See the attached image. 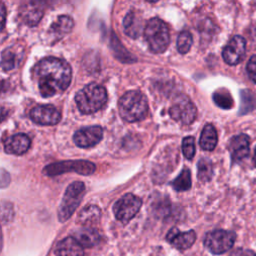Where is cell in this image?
<instances>
[{
    "label": "cell",
    "instance_id": "6da1fadb",
    "mask_svg": "<svg viewBox=\"0 0 256 256\" xmlns=\"http://www.w3.org/2000/svg\"><path fill=\"white\" fill-rule=\"evenodd\" d=\"M70 65L63 59L46 57L33 68V77L43 97H52L65 91L71 82Z\"/></svg>",
    "mask_w": 256,
    "mask_h": 256
},
{
    "label": "cell",
    "instance_id": "7a4b0ae2",
    "mask_svg": "<svg viewBox=\"0 0 256 256\" xmlns=\"http://www.w3.org/2000/svg\"><path fill=\"white\" fill-rule=\"evenodd\" d=\"M118 108L123 120L126 122H136L146 117L148 102L140 91L130 90L120 98Z\"/></svg>",
    "mask_w": 256,
    "mask_h": 256
},
{
    "label": "cell",
    "instance_id": "3957f363",
    "mask_svg": "<svg viewBox=\"0 0 256 256\" xmlns=\"http://www.w3.org/2000/svg\"><path fill=\"white\" fill-rule=\"evenodd\" d=\"M75 101L83 114H91L100 110L107 102L106 89L97 83H90L76 93Z\"/></svg>",
    "mask_w": 256,
    "mask_h": 256
},
{
    "label": "cell",
    "instance_id": "277c9868",
    "mask_svg": "<svg viewBox=\"0 0 256 256\" xmlns=\"http://www.w3.org/2000/svg\"><path fill=\"white\" fill-rule=\"evenodd\" d=\"M144 37L149 49L153 53L164 52L170 43L168 27L163 20L157 17H154L147 22L144 28Z\"/></svg>",
    "mask_w": 256,
    "mask_h": 256
},
{
    "label": "cell",
    "instance_id": "5b68a950",
    "mask_svg": "<svg viewBox=\"0 0 256 256\" xmlns=\"http://www.w3.org/2000/svg\"><path fill=\"white\" fill-rule=\"evenodd\" d=\"M84 193L85 185L83 182L75 181L67 187L58 209V218L61 222L67 221L78 208Z\"/></svg>",
    "mask_w": 256,
    "mask_h": 256
},
{
    "label": "cell",
    "instance_id": "8992f818",
    "mask_svg": "<svg viewBox=\"0 0 256 256\" xmlns=\"http://www.w3.org/2000/svg\"><path fill=\"white\" fill-rule=\"evenodd\" d=\"M95 170L96 166L90 161L69 160L49 164L43 169V173L47 176H55L67 172H75L81 175H90L94 173Z\"/></svg>",
    "mask_w": 256,
    "mask_h": 256
},
{
    "label": "cell",
    "instance_id": "52a82bcc",
    "mask_svg": "<svg viewBox=\"0 0 256 256\" xmlns=\"http://www.w3.org/2000/svg\"><path fill=\"white\" fill-rule=\"evenodd\" d=\"M236 240V234L227 230H213L206 234L204 244L213 254H222L230 250Z\"/></svg>",
    "mask_w": 256,
    "mask_h": 256
},
{
    "label": "cell",
    "instance_id": "ba28073f",
    "mask_svg": "<svg viewBox=\"0 0 256 256\" xmlns=\"http://www.w3.org/2000/svg\"><path fill=\"white\" fill-rule=\"evenodd\" d=\"M169 115L175 121L183 124H191L197 115V110L193 102L186 96H177L172 106L169 108Z\"/></svg>",
    "mask_w": 256,
    "mask_h": 256
},
{
    "label": "cell",
    "instance_id": "9c48e42d",
    "mask_svg": "<svg viewBox=\"0 0 256 256\" xmlns=\"http://www.w3.org/2000/svg\"><path fill=\"white\" fill-rule=\"evenodd\" d=\"M142 201L133 194H125L113 206V212L117 220L122 223H128L140 210Z\"/></svg>",
    "mask_w": 256,
    "mask_h": 256
},
{
    "label": "cell",
    "instance_id": "30bf717a",
    "mask_svg": "<svg viewBox=\"0 0 256 256\" xmlns=\"http://www.w3.org/2000/svg\"><path fill=\"white\" fill-rule=\"evenodd\" d=\"M245 39L240 35L234 36L222 51L223 60L229 65L238 64L245 54Z\"/></svg>",
    "mask_w": 256,
    "mask_h": 256
},
{
    "label": "cell",
    "instance_id": "8fae6325",
    "mask_svg": "<svg viewBox=\"0 0 256 256\" xmlns=\"http://www.w3.org/2000/svg\"><path fill=\"white\" fill-rule=\"evenodd\" d=\"M103 137V129L100 126H89L75 132L73 140L78 147L89 148L98 144Z\"/></svg>",
    "mask_w": 256,
    "mask_h": 256
},
{
    "label": "cell",
    "instance_id": "7c38bea8",
    "mask_svg": "<svg viewBox=\"0 0 256 256\" xmlns=\"http://www.w3.org/2000/svg\"><path fill=\"white\" fill-rule=\"evenodd\" d=\"M30 118L40 125H56L61 119V114L52 105H38L30 111Z\"/></svg>",
    "mask_w": 256,
    "mask_h": 256
},
{
    "label": "cell",
    "instance_id": "4fadbf2b",
    "mask_svg": "<svg viewBox=\"0 0 256 256\" xmlns=\"http://www.w3.org/2000/svg\"><path fill=\"white\" fill-rule=\"evenodd\" d=\"M44 12V8L42 3L40 2H24L19 9V16L21 20L29 25L34 26L36 25L42 18Z\"/></svg>",
    "mask_w": 256,
    "mask_h": 256
},
{
    "label": "cell",
    "instance_id": "5bb4252c",
    "mask_svg": "<svg viewBox=\"0 0 256 256\" xmlns=\"http://www.w3.org/2000/svg\"><path fill=\"white\" fill-rule=\"evenodd\" d=\"M166 239L176 249L186 250L194 244L196 240V233L193 230L181 232L178 228L174 227L168 232Z\"/></svg>",
    "mask_w": 256,
    "mask_h": 256
},
{
    "label": "cell",
    "instance_id": "9a60e30c",
    "mask_svg": "<svg viewBox=\"0 0 256 256\" xmlns=\"http://www.w3.org/2000/svg\"><path fill=\"white\" fill-rule=\"evenodd\" d=\"M229 150L234 162H239L246 158L250 150V139L245 134L234 136L229 142Z\"/></svg>",
    "mask_w": 256,
    "mask_h": 256
},
{
    "label": "cell",
    "instance_id": "2e32d148",
    "mask_svg": "<svg viewBox=\"0 0 256 256\" xmlns=\"http://www.w3.org/2000/svg\"><path fill=\"white\" fill-rule=\"evenodd\" d=\"M30 138L23 133H18L8 137L4 142V150L9 154L21 155L30 147Z\"/></svg>",
    "mask_w": 256,
    "mask_h": 256
},
{
    "label": "cell",
    "instance_id": "e0dca14e",
    "mask_svg": "<svg viewBox=\"0 0 256 256\" xmlns=\"http://www.w3.org/2000/svg\"><path fill=\"white\" fill-rule=\"evenodd\" d=\"M56 256H84L83 246L74 238L66 237L61 240L55 249Z\"/></svg>",
    "mask_w": 256,
    "mask_h": 256
},
{
    "label": "cell",
    "instance_id": "ac0fdd59",
    "mask_svg": "<svg viewBox=\"0 0 256 256\" xmlns=\"http://www.w3.org/2000/svg\"><path fill=\"white\" fill-rule=\"evenodd\" d=\"M73 26H74V21L70 16L60 15L52 23L48 32L53 37V39L57 41L61 39L63 36H65L66 34H68L72 30Z\"/></svg>",
    "mask_w": 256,
    "mask_h": 256
},
{
    "label": "cell",
    "instance_id": "d6986e66",
    "mask_svg": "<svg viewBox=\"0 0 256 256\" xmlns=\"http://www.w3.org/2000/svg\"><path fill=\"white\" fill-rule=\"evenodd\" d=\"M101 211L96 205L85 206L78 215V222L84 227H92L99 222Z\"/></svg>",
    "mask_w": 256,
    "mask_h": 256
},
{
    "label": "cell",
    "instance_id": "ffe728a7",
    "mask_svg": "<svg viewBox=\"0 0 256 256\" xmlns=\"http://www.w3.org/2000/svg\"><path fill=\"white\" fill-rule=\"evenodd\" d=\"M217 141H218V136L214 126L212 124L205 125L199 139L200 147L204 150L212 151L216 147Z\"/></svg>",
    "mask_w": 256,
    "mask_h": 256
},
{
    "label": "cell",
    "instance_id": "44dd1931",
    "mask_svg": "<svg viewBox=\"0 0 256 256\" xmlns=\"http://www.w3.org/2000/svg\"><path fill=\"white\" fill-rule=\"evenodd\" d=\"M123 26L125 33L131 38H136L139 36L142 30V20L133 11L127 13L123 20Z\"/></svg>",
    "mask_w": 256,
    "mask_h": 256
},
{
    "label": "cell",
    "instance_id": "7402d4cb",
    "mask_svg": "<svg viewBox=\"0 0 256 256\" xmlns=\"http://www.w3.org/2000/svg\"><path fill=\"white\" fill-rule=\"evenodd\" d=\"M74 238L83 246V247H92L96 245L99 240L100 236L96 229L93 227H84L78 230L75 233Z\"/></svg>",
    "mask_w": 256,
    "mask_h": 256
},
{
    "label": "cell",
    "instance_id": "603a6c76",
    "mask_svg": "<svg viewBox=\"0 0 256 256\" xmlns=\"http://www.w3.org/2000/svg\"><path fill=\"white\" fill-rule=\"evenodd\" d=\"M191 173L188 168H184L181 173L171 182V185L174 190L181 192L189 190L191 187Z\"/></svg>",
    "mask_w": 256,
    "mask_h": 256
},
{
    "label": "cell",
    "instance_id": "cb8c5ba5",
    "mask_svg": "<svg viewBox=\"0 0 256 256\" xmlns=\"http://www.w3.org/2000/svg\"><path fill=\"white\" fill-rule=\"evenodd\" d=\"M197 176L202 182L210 181L213 176L212 162L207 158H202L197 163Z\"/></svg>",
    "mask_w": 256,
    "mask_h": 256
},
{
    "label": "cell",
    "instance_id": "d4e9b609",
    "mask_svg": "<svg viewBox=\"0 0 256 256\" xmlns=\"http://www.w3.org/2000/svg\"><path fill=\"white\" fill-rule=\"evenodd\" d=\"M213 100L219 107L223 109H230L233 106V99L230 93L225 89L216 91L213 94Z\"/></svg>",
    "mask_w": 256,
    "mask_h": 256
},
{
    "label": "cell",
    "instance_id": "484cf974",
    "mask_svg": "<svg viewBox=\"0 0 256 256\" xmlns=\"http://www.w3.org/2000/svg\"><path fill=\"white\" fill-rule=\"evenodd\" d=\"M193 40H192V35L188 31H182L178 35L177 38V50L181 54H186L191 46H192Z\"/></svg>",
    "mask_w": 256,
    "mask_h": 256
},
{
    "label": "cell",
    "instance_id": "4316f807",
    "mask_svg": "<svg viewBox=\"0 0 256 256\" xmlns=\"http://www.w3.org/2000/svg\"><path fill=\"white\" fill-rule=\"evenodd\" d=\"M17 55L11 49H5L1 54V65L3 71H9L16 66Z\"/></svg>",
    "mask_w": 256,
    "mask_h": 256
},
{
    "label": "cell",
    "instance_id": "83f0119b",
    "mask_svg": "<svg viewBox=\"0 0 256 256\" xmlns=\"http://www.w3.org/2000/svg\"><path fill=\"white\" fill-rule=\"evenodd\" d=\"M182 152L185 158L191 160L195 155V139L192 136H187L182 140Z\"/></svg>",
    "mask_w": 256,
    "mask_h": 256
},
{
    "label": "cell",
    "instance_id": "f1b7e54d",
    "mask_svg": "<svg viewBox=\"0 0 256 256\" xmlns=\"http://www.w3.org/2000/svg\"><path fill=\"white\" fill-rule=\"evenodd\" d=\"M248 76L250 77V79L256 83V55H253L248 63H247V67H246Z\"/></svg>",
    "mask_w": 256,
    "mask_h": 256
},
{
    "label": "cell",
    "instance_id": "f546056e",
    "mask_svg": "<svg viewBox=\"0 0 256 256\" xmlns=\"http://www.w3.org/2000/svg\"><path fill=\"white\" fill-rule=\"evenodd\" d=\"M230 256H256V253L249 249H236L234 252L230 254Z\"/></svg>",
    "mask_w": 256,
    "mask_h": 256
},
{
    "label": "cell",
    "instance_id": "4dcf8cb0",
    "mask_svg": "<svg viewBox=\"0 0 256 256\" xmlns=\"http://www.w3.org/2000/svg\"><path fill=\"white\" fill-rule=\"evenodd\" d=\"M1 14H2V29L5 24V6L3 3H1Z\"/></svg>",
    "mask_w": 256,
    "mask_h": 256
},
{
    "label": "cell",
    "instance_id": "1f68e13d",
    "mask_svg": "<svg viewBox=\"0 0 256 256\" xmlns=\"http://www.w3.org/2000/svg\"><path fill=\"white\" fill-rule=\"evenodd\" d=\"M253 163L256 166V147L254 149V154H253Z\"/></svg>",
    "mask_w": 256,
    "mask_h": 256
}]
</instances>
